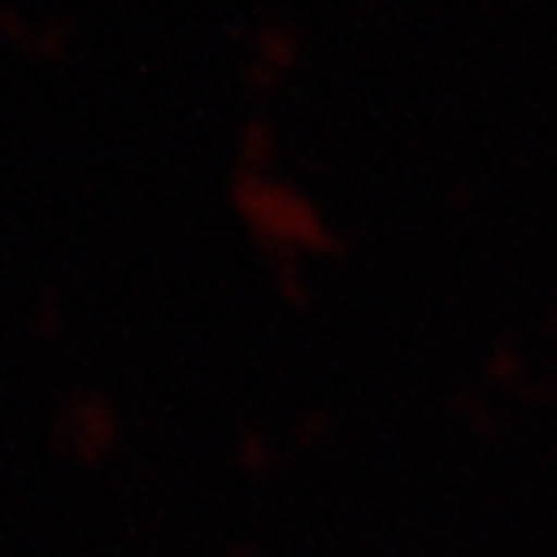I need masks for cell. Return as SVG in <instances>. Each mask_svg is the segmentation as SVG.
<instances>
[{
  "instance_id": "1",
  "label": "cell",
  "mask_w": 557,
  "mask_h": 557,
  "mask_svg": "<svg viewBox=\"0 0 557 557\" xmlns=\"http://www.w3.org/2000/svg\"><path fill=\"white\" fill-rule=\"evenodd\" d=\"M232 210L247 225L272 269H305V261H330L341 253V236L315 199L289 177L269 171L232 174Z\"/></svg>"
},
{
  "instance_id": "2",
  "label": "cell",
  "mask_w": 557,
  "mask_h": 557,
  "mask_svg": "<svg viewBox=\"0 0 557 557\" xmlns=\"http://www.w3.org/2000/svg\"><path fill=\"white\" fill-rule=\"evenodd\" d=\"M54 442L70 460L95 467L109 460L120 445V413L106 395L76 392L65 398L54 420Z\"/></svg>"
},
{
  "instance_id": "3",
  "label": "cell",
  "mask_w": 557,
  "mask_h": 557,
  "mask_svg": "<svg viewBox=\"0 0 557 557\" xmlns=\"http://www.w3.org/2000/svg\"><path fill=\"white\" fill-rule=\"evenodd\" d=\"M297 62H300V48L289 29H278L275 48H264V44L253 37V48L247 54V81L250 87H261L264 91V87L283 84L286 76L297 70Z\"/></svg>"
},
{
  "instance_id": "4",
  "label": "cell",
  "mask_w": 557,
  "mask_h": 557,
  "mask_svg": "<svg viewBox=\"0 0 557 557\" xmlns=\"http://www.w3.org/2000/svg\"><path fill=\"white\" fill-rule=\"evenodd\" d=\"M275 127L269 120L253 116L239 127V171H269L275 166Z\"/></svg>"
}]
</instances>
